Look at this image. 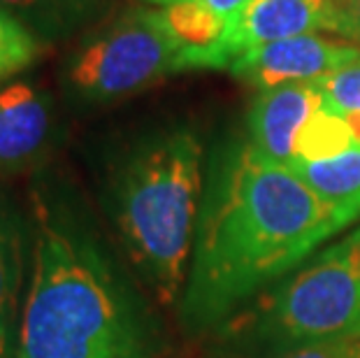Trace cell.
I'll use <instances>...</instances> for the list:
<instances>
[{"label": "cell", "mask_w": 360, "mask_h": 358, "mask_svg": "<svg viewBox=\"0 0 360 358\" xmlns=\"http://www.w3.org/2000/svg\"><path fill=\"white\" fill-rule=\"evenodd\" d=\"M254 358H360V338L335 340V342H319V345H304L272 352Z\"/></svg>", "instance_id": "e0dca14e"}, {"label": "cell", "mask_w": 360, "mask_h": 358, "mask_svg": "<svg viewBox=\"0 0 360 358\" xmlns=\"http://www.w3.org/2000/svg\"><path fill=\"white\" fill-rule=\"evenodd\" d=\"M316 87L326 108L340 112L342 117L360 114V58L319 79Z\"/></svg>", "instance_id": "2e32d148"}, {"label": "cell", "mask_w": 360, "mask_h": 358, "mask_svg": "<svg viewBox=\"0 0 360 358\" xmlns=\"http://www.w3.org/2000/svg\"><path fill=\"white\" fill-rule=\"evenodd\" d=\"M160 21L188 49H210L224 35L226 19L210 7L195 3H174L158 7Z\"/></svg>", "instance_id": "5bb4252c"}, {"label": "cell", "mask_w": 360, "mask_h": 358, "mask_svg": "<svg viewBox=\"0 0 360 358\" xmlns=\"http://www.w3.org/2000/svg\"><path fill=\"white\" fill-rule=\"evenodd\" d=\"M26 242L28 224L24 215L0 191V358H14L17 347Z\"/></svg>", "instance_id": "30bf717a"}, {"label": "cell", "mask_w": 360, "mask_h": 358, "mask_svg": "<svg viewBox=\"0 0 360 358\" xmlns=\"http://www.w3.org/2000/svg\"><path fill=\"white\" fill-rule=\"evenodd\" d=\"M356 58H360L358 44L314 33L242 51L231 60L228 72L263 91L283 84L319 82Z\"/></svg>", "instance_id": "52a82bcc"}, {"label": "cell", "mask_w": 360, "mask_h": 358, "mask_svg": "<svg viewBox=\"0 0 360 358\" xmlns=\"http://www.w3.org/2000/svg\"><path fill=\"white\" fill-rule=\"evenodd\" d=\"M202 142L188 126L137 140L110 177V215L124 249L163 302H181L202 207Z\"/></svg>", "instance_id": "3957f363"}, {"label": "cell", "mask_w": 360, "mask_h": 358, "mask_svg": "<svg viewBox=\"0 0 360 358\" xmlns=\"http://www.w3.org/2000/svg\"><path fill=\"white\" fill-rule=\"evenodd\" d=\"M184 70H193L191 49L165 28L158 7H128L84 37L65 58L60 82L72 101L103 105Z\"/></svg>", "instance_id": "5b68a950"}, {"label": "cell", "mask_w": 360, "mask_h": 358, "mask_svg": "<svg viewBox=\"0 0 360 358\" xmlns=\"http://www.w3.org/2000/svg\"><path fill=\"white\" fill-rule=\"evenodd\" d=\"M237 333L267 352L360 338V228L263 293Z\"/></svg>", "instance_id": "277c9868"}, {"label": "cell", "mask_w": 360, "mask_h": 358, "mask_svg": "<svg viewBox=\"0 0 360 358\" xmlns=\"http://www.w3.org/2000/svg\"><path fill=\"white\" fill-rule=\"evenodd\" d=\"M337 5H340L344 19L342 40L354 42L360 47V0H337Z\"/></svg>", "instance_id": "ac0fdd59"}, {"label": "cell", "mask_w": 360, "mask_h": 358, "mask_svg": "<svg viewBox=\"0 0 360 358\" xmlns=\"http://www.w3.org/2000/svg\"><path fill=\"white\" fill-rule=\"evenodd\" d=\"M344 19L337 0H249L226 19L219 44L202 49L200 68L228 70L247 49L297 35L333 33L342 37Z\"/></svg>", "instance_id": "8992f818"}, {"label": "cell", "mask_w": 360, "mask_h": 358, "mask_svg": "<svg viewBox=\"0 0 360 358\" xmlns=\"http://www.w3.org/2000/svg\"><path fill=\"white\" fill-rule=\"evenodd\" d=\"M349 224L354 219L321 200L286 163L251 142L235 144L202 196L184 321L191 328L224 321Z\"/></svg>", "instance_id": "6da1fadb"}, {"label": "cell", "mask_w": 360, "mask_h": 358, "mask_svg": "<svg viewBox=\"0 0 360 358\" xmlns=\"http://www.w3.org/2000/svg\"><path fill=\"white\" fill-rule=\"evenodd\" d=\"M323 105L316 82L263 89L249 110V142L277 163H290L295 138L314 112Z\"/></svg>", "instance_id": "9c48e42d"}, {"label": "cell", "mask_w": 360, "mask_h": 358, "mask_svg": "<svg viewBox=\"0 0 360 358\" xmlns=\"http://www.w3.org/2000/svg\"><path fill=\"white\" fill-rule=\"evenodd\" d=\"M33 261L14 358H158L154 324L79 217L33 184Z\"/></svg>", "instance_id": "7a4b0ae2"}, {"label": "cell", "mask_w": 360, "mask_h": 358, "mask_svg": "<svg viewBox=\"0 0 360 358\" xmlns=\"http://www.w3.org/2000/svg\"><path fill=\"white\" fill-rule=\"evenodd\" d=\"M110 5L112 0H0V10L21 21L47 47L94 26Z\"/></svg>", "instance_id": "8fae6325"}, {"label": "cell", "mask_w": 360, "mask_h": 358, "mask_svg": "<svg viewBox=\"0 0 360 358\" xmlns=\"http://www.w3.org/2000/svg\"><path fill=\"white\" fill-rule=\"evenodd\" d=\"M56 138V112L47 91L30 82L0 84V174L37 167Z\"/></svg>", "instance_id": "ba28073f"}, {"label": "cell", "mask_w": 360, "mask_h": 358, "mask_svg": "<svg viewBox=\"0 0 360 358\" xmlns=\"http://www.w3.org/2000/svg\"><path fill=\"white\" fill-rule=\"evenodd\" d=\"M47 44L40 42L30 30L0 10V84H7L19 72L28 70L44 54Z\"/></svg>", "instance_id": "9a60e30c"}, {"label": "cell", "mask_w": 360, "mask_h": 358, "mask_svg": "<svg viewBox=\"0 0 360 358\" xmlns=\"http://www.w3.org/2000/svg\"><path fill=\"white\" fill-rule=\"evenodd\" d=\"M142 3H149L156 7H165V5H174V3H195V5L210 7V10H214L224 19H228L235 10H240V7L244 3H249V0H142Z\"/></svg>", "instance_id": "d6986e66"}, {"label": "cell", "mask_w": 360, "mask_h": 358, "mask_svg": "<svg viewBox=\"0 0 360 358\" xmlns=\"http://www.w3.org/2000/svg\"><path fill=\"white\" fill-rule=\"evenodd\" d=\"M356 142L354 131H351L349 121L326 105L311 114L304 121L295 138V156L300 161H326V158H335L351 149Z\"/></svg>", "instance_id": "4fadbf2b"}, {"label": "cell", "mask_w": 360, "mask_h": 358, "mask_svg": "<svg viewBox=\"0 0 360 358\" xmlns=\"http://www.w3.org/2000/svg\"><path fill=\"white\" fill-rule=\"evenodd\" d=\"M288 167L321 200L333 205L351 219L360 217V144L326 161L293 158Z\"/></svg>", "instance_id": "7c38bea8"}]
</instances>
